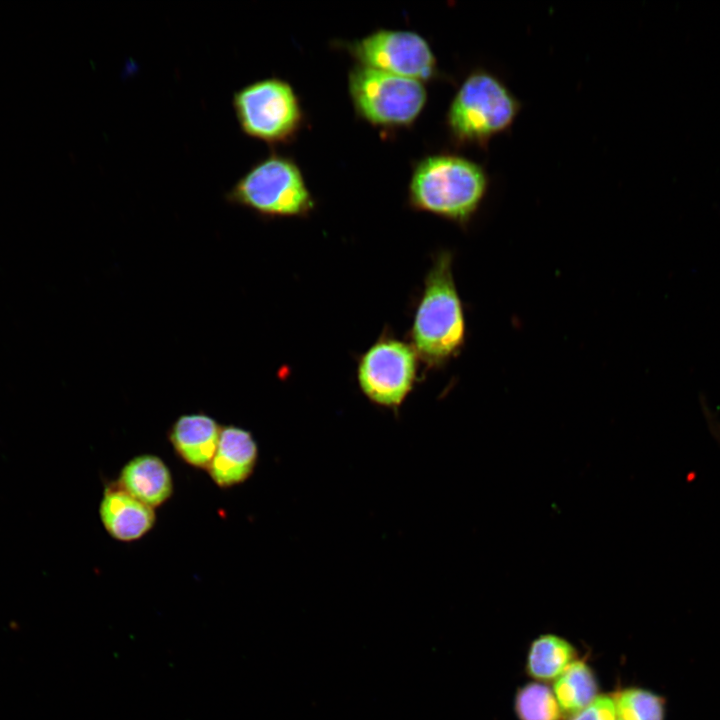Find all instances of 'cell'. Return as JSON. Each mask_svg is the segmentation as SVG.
I'll return each instance as SVG.
<instances>
[{
  "label": "cell",
  "instance_id": "cell-1",
  "mask_svg": "<svg viewBox=\"0 0 720 720\" xmlns=\"http://www.w3.org/2000/svg\"><path fill=\"white\" fill-rule=\"evenodd\" d=\"M411 337L415 352L430 366L444 364L464 344L465 320L450 252L439 253L426 276Z\"/></svg>",
  "mask_w": 720,
  "mask_h": 720
},
{
  "label": "cell",
  "instance_id": "cell-2",
  "mask_svg": "<svg viewBox=\"0 0 720 720\" xmlns=\"http://www.w3.org/2000/svg\"><path fill=\"white\" fill-rule=\"evenodd\" d=\"M487 186V175L475 162L457 155H431L414 169L409 199L416 209L464 223L478 209Z\"/></svg>",
  "mask_w": 720,
  "mask_h": 720
},
{
  "label": "cell",
  "instance_id": "cell-3",
  "mask_svg": "<svg viewBox=\"0 0 720 720\" xmlns=\"http://www.w3.org/2000/svg\"><path fill=\"white\" fill-rule=\"evenodd\" d=\"M231 204L265 217L304 216L314 201L297 164L272 153L254 163L227 191Z\"/></svg>",
  "mask_w": 720,
  "mask_h": 720
},
{
  "label": "cell",
  "instance_id": "cell-4",
  "mask_svg": "<svg viewBox=\"0 0 720 720\" xmlns=\"http://www.w3.org/2000/svg\"><path fill=\"white\" fill-rule=\"evenodd\" d=\"M518 111L519 102L498 78L476 70L456 92L447 123L458 142L482 145L507 129Z\"/></svg>",
  "mask_w": 720,
  "mask_h": 720
},
{
  "label": "cell",
  "instance_id": "cell-5",
  "mask_svg": "<svg viewBox=\"0 0 720 720\" xmlns=\"http://www.w3.org/2000/svg\"><path fill=\"white\" fill-rule=\"evenodd\" d=\"M232 107L241 131L267 144L289 142L303 122L294 89L275 77L254 81L236 90Z\"/></svg>",
  "mask_w": 720,
  "mask_h": 720
},
{
  "label": "cell",
  "instance_id": "cell-6",
  "mask_svg": "<svg viewBox=\"0 0 720 720\" xmlns=\"http://www.w3.org/2000/svg\"><path fill=\"white\" fill-rule=\"evenodd\" d=\"M348 84L357 113L375 126H409L427 99L423 82L360 64L350 72Z\"/></svg>",
  "mask_w": 720,
  "mask_h": 720
},
{
  "label": "cell",
  "instance_id": "cell-7",
  "mask_svg": "<svg viewBox=\"0 0 720 720\" xmlns=\"http://www.w3.org/2000/svg\"><path fill=\"white\" fill-rule=\"evenodd\" d=\"M414 348L394 338H382L361 357L357 378L372 402L398 407L411 391L417 372Z\"/></svg>",
  "mask_w": 720,
  "mask_h": 720
},
{
  "label": "cell",
  "instance_id": "cell-8",
  "mask_svg": "<svg viewBox=\"0 0 720 720\" xmlns=\"http://www.w3.org/2000/svg\"><path fill=\"white\" fill-rule=\"evenodd\" d=\"M360 65L397 76L426 81L436 73V59L419 34L403 30H377L350 44Z\"/></svg>",
  "mask_w": 720,
  "mask_h": 720
},
{
  "label": "cell",
  "instance_id": "cell-9",
  "mask_svg": "<svg viewBox=\"0 0 720 720\" xmlns=\"http://www.w3.org/2000/svg\"><path fill=\"white\" fill-rule=\"evenodd\" d=\"M258 457L251 433L236 426L221 429L217 449L208 466L212 480L221 488L245 481L253 472Z\"/></svg>",
  "mask_w": 720,
  "mask_h": 720
},
{
  "label": "cell",
  "instance_id": "cell-10",
  "mask_svg": "<svg viewBox=\"0 0 720 720\" xmlns=\"http://www.w3.org/2000/svg\"><path fill=\"white\" fill-rule=\"evenodd\" d=\"M99 513L107 532L120 541L139 539L155 523L153 508L119 486L105 491Z\"/></svg>",
  "mask_w": 720,
  "mask_h": 720
},
{
  "label": "cell",
  "instance_id": "cell-11",
  "mask_svg": "<svg viewBox=\"0 0 720 720\" xmlns=\"http://www.w3.org/2000/svg\"><path fill=\"white\" fill-rule=\"evenodd\" d=\"M221 428L208 415L186 414L172 425L169 439L178 456L197 468H208L219 442Z\"/></svg>",
  "mask_w": 720,
  "mask_h": 720
},
{
  "label": "cell",
  "instance_id": "cell-12",
  "mask_svg": "<svg viewBox=\"0 0 720 720\" xmlns=\"http://www.w3.org/2000/svg\"><path fill=\"white\" fill-rule=\"evenodd\" d=\"M118 486L152 508L167 501L173 490L168 467L154 455L130 460L121 470Z\"/></svg>",
  "mask_w": 720,
  "mask_h": 720
},
{
  "label": "cell",
  "instance_id": "cell-13",
  "mask_svg": "<svg viewBox=\"0 0 720 720\" xmlns=\"http://www.w3.org/2000/svg\"><path fill=\"white\" fill-rule=\"evenodd\" d=\"M575 656V648L567 640L554 634H543L530 645L527 671L538 680L556 679Z\"/></svg>",
  "mask_w": 720,
  "mask_h": 720
},
{
  "label": "cell",
  "instance_id": "cell-14",
  "mask_svg": "<svg viewBox=\"0 0 720 720\" xmlns=\"http://www.w3.org/2000/svg\"><path fill=\"white\" fill-rule=\"evenodd\" d=\"M553 692L561 710L573 714L598 696V683L586 662L574 660L555 679Z\"/></svg>",
  "mask_w": 720,
  "mask_h": 720
},
{
  "label": "cell",
  "instance_id": "cell-15",
  "mask_svg": "<svg viewBox=\"0 0 720 720\" xmlns=\"http://www.w3.org/2000/svg\"><path fill=\"white\" fill-rule=\"evenodd\" d=\"M514 709L519 720H561L562 710L552 689L530 682L516 693Z\"/></svg>",
  "mask_w": 720,
  "mask_h": 720
},
{
  "label": "cell",
  "instance_id": "cell-16",
  "mask_svg": "<svg viewBox=\"0 0 720 720\" xmlns=\"http://www.w3.org/2000/svg\"><path fill=\"white\" fill-rule=\"evenodd\" d=\"M619 720H665L664 698L653 691L630 687L614 696Z\"/></svg>",
  "mask_w": 720,
  "mask_h": 720
},
{
  "label": "cell",
  "instance_id": "cell-17",
  "mask_svg": "<svg viewBox=\"0 0 720 720\" xmlns=\"http://www.w3.org/2000/svg\"><path fill=\"white\" fill-rule=\"evenodd\" d=\"M567 720H618L614 697L598 695L586 707L570 714Z\"/></svg>",
  "mask_w": 720,
  "mask_h": 720
},
{
  "label": "cell",
  "instance_id": "cell-18",
  "mask_svg": "<svg viewBox=\"0 0 720 720\" xmlns=\"http://www.w3.org/2000/svg\"><path fill=\"white\" fill-rule=\"evenodd\" d=\"M619 720V719H618Z\"/></svg>",
  "mask_w": 720,
  "mask_h": 720
}]
</instances>
